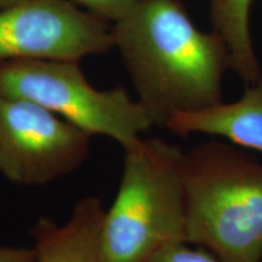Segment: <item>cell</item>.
<instances>
[{
	"mask_svg": "<svg viewBox=\"0 0 262 262\" xmlns=\"http://www.w3.org/2000/svg\"><path fill=\"white\" fill-rule=\"evenodd\" d=\"M91 14L114 24L136 4L137 0H67Z\"/></svg>",
	"mask_w": 262,
	"mask_h": 262,
	"instance_id": "8fae6325",
	"label": "cell"
},
{
	"mask_svg": "<svg viewBox=\"0 0 262 262\" xmlns=\"http://www.w3.org/2000/svg\"><path fill=\"white\" fill-rule=\"evenodd\" d=\"M0 96L40 104L93 137L106 136L123 150L135 146L152 120L123 88L100 90L79 61L17 60L0 62Z\"/></svg>",
	"mask_w": 262,
	"mask_h": 262,
	"instance_id": "277c9868",
	"label": "cell"
},
{
	"mask_svg": "<svg viewBox=\"0 0 262 262\" xmlns=\"http://www.w3.org/2000/svg\"><path fill=\"white\" fill-rule=\"evenodd\" d=\"M111 49L113 25L67 0H24L0 10V62L80 61Z\"/></svg>",
	"mask_w": 262,
	"mask_h": 262,
	"instance_id": "8992f818",
	"label": "cell"
},
{
	"mask_svg": "<svg viewBox=\"0 0 262 262\" xmlns=\"http://www.w3.org/2000/svg\"><path fill=\"white\" fill-rule=\"evenodd\" d=\"M149 262H221L204 248L176 242L160 249Z\"/></svg>",
	"mask_w": 262,
	"mask_h": 262,
	"instance_id": "30bf717a",
	"label": "cell"
},
{
	"mask_svg": "<svg viewBox=\"0 0 262 262\" xmlns=\"http://www.w3.org/2000/svg\"><path fill=\"white\" fill-rule=\"evenodd\" d=\"M214 31L224 38L231 55V70L248 85L262 77L250 34V10L254 0H209Z\"/></svg>",
	"mask_w": 262,
	"mask_h": 262,
	"instance_id": "9c48e42d",
	"label": "cell"
},
{
	"mask_svg": "<svg viewBox=\"0 0 262 262\" xmlns=\"http://www.w3.org/2000/svg\"><path fill=\"white\" fill-rule=\"evenodd\" d=\"M91 136L40 104L0 96V173L38 187L70 175L88 159Z\"/></svg>",
	"mask_w": 262,
	"mask_h": 262,
	"instance_id": "5b68a950",
	"label": "cell"
},
{
	"mask_svg": "<svg viewBox=\"0 0 262 262\" xmlns=\"http://www.w3.org/2000/svg\"><path fill=\"white\" fill-rule=\"evenodd\" d=\"M183 155L157 137L124 150L119 188L103 217L108 261L149 262L165 245L186 242Z\"/></svg>",
	"mask_w": 262,
	"mask_h": 262,
	"instance_id": "3957f363",
	"label": "cell"
},
{
	"mask_svg": "<svg viewBox=\"0 0 262 262\" xmlns=\"http://www.w3.org/2000/svg\"><path fill=\"white\" fill-rule=\"evenodd\" d=\"M165 127L178 136L202 134L262 152V77L234 102L222 101L202 111L178 113Z\"/></svg>",
	"mask_w": 262,
	"mask_h": 262,
	"instance_id": "ba28073f",
	"label": "cell"
},
{
	"mask_svg": "<svg viewBox=\"0 0 262 262\" xmlns=\"http://www.w3.org/2000/svg\"><path fill=\"white\" fill-rule=\"evenodd\" d=\"M186 243L221 262H262V162L212 137L183 155Z\"/></svg>",
	"mask_w": 262,
	"mask_h": 262,
	"instance_id": "7a4b0ae2",
	"label": "cell"
},
{
	"mask_svg": "<svg viewBox=\"0 0 262 262\" xmlns=\"http://www.w3.org/2000/svg\"><path fill=\"white\" fill-rule=\"evenodd\" d=\"M106 210L97 196H83L60 224L40 217L33 225V262H110L103 249L102 226Z\"/></svg>",
	"mask_w": 262,
	"mask_h": 262,
	"instance_id": "52a82bcc",
	"label": "cell"
},
{
	"mask_svg": "<svg viewBox=\"0 0 262 262\" xmlns=\"http://www.w3.org/2000/svg\"><path fill=\"white\" fill-rule=\"evenodd\" d=\"M113 42L155 126L222 102L227 44L196 27L181 0H137L113 24Z\"/></svg>",
	"mask_w": 262,
	"mask_h": 262,
	"instance_id": "6da1fadb",
	"label": "cell"
},
{
	"mask_svg": "<svg viewBox=\"0 0 262 262\" xmlns=\"http://www.w3.org/2000/svg\"><path fill=\"white\" fill-rule=\"evenodd\" d=\"M34 248L0 247V262H33Z\"/></svg>",
	"mask_w": 262,
	"mask_h": 262,
	"instance_id": "7c38bea8",
	"label": "cell"
},
{
	"mask_svg": "<svg viewBox=\"0 0 262 262\" xmlns=\"http://www.w3.org/2000/svg\"><path fill=\"white\" fill-rule=\"evenodd\" d=\"M24 2V0H0V10H4L10 6L18 4V3Z\"/></svg>",
	"mask_w": 262,
	"mask_h": 262,
	"instance_id": "4fadbf2b",
	"label": "cell"
}]
</instances>
